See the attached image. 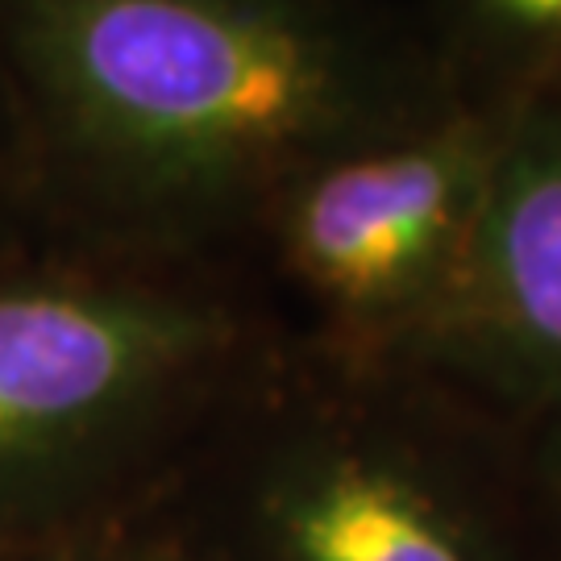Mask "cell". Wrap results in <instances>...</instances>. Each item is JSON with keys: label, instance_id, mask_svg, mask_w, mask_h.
Returning a JSON list of instances; mask_svg holds the SVG:
<instances>
[{"label": "cell", "instance_id": "obj_3", "mask_svg": "<svg viewBox=\"0 0 561 561\" xmlns=\"http://www.w3.org/2000/svg\"><path fill=\"white\" fill-rule=\"evenodd\" d=\"M503 121L507 101L445 104L304 167L262 208L283 266L341 341L412 358L461 275Z\"/></svg>", "mask_w": 561, "mask_h": 561}, {"label": "cell", "instance_id": "obj_7", "mask_svg": "<svg viewBox=\"0 0 561 561\" xmlns=\"http://www.w3.org/2000/svg\"><path fill=\"white\" fill-rule=\"evenodd\" d=\"M25 561H229L196 524L162 520L150 503L129 507L62 541L30 549Z\"/></svg>", "mask_w": 561, "mask_h": 561}, {"label": "cell", "instance_id": "obj_1", "mask_svg": "<svg viewBox=\"0 0 561 561\" xmlns=\"http://www.w3.org/2000/svg\"><path fill=\"white\" fill-rule=\"evenodd\" d=\"M4 25L59 167L150 233L442 113L341 0H4Z\"/></svg>", "mask_w": 561, "mask_h": 561}, {"label": "cell", "instance_id": "obj_8", "mask_svg": "<svg viewBox=\"0 0 561 561\" xmlns=\"http://www.w3.org/2000/svg\"><path fill=\"white\" fill-rule=\"evenodd\" d=\"M42 549V545H38ZM30 558V549H13V545H0V561H25Z\"/></svg>", "mask_w": 561, "mask_h": 561}, {"label": "cell", "instance_id": "obj_2", "mask_svg": "<svg viewBox=\"0 0 561 561\" xmlns=\"http://www.w3.org/2000/svg\"><path fill=\"white\" fill-rule=\"evenodd\" d=\"M238 350L217 300L92 271L0 279V545L38 549L141 507Z\"/></svg>", "mask_w": 561, "mask_h": 561}, {"label": "cell", "instance_id": "obj_6", "mask_svg": "<svg viewBox=\"0 0 561 561\" xmlns=\"http://www.w3.org/2000/svg\"><path fill=\"white\" fill-rule=\"evenodd\" d=\"M458 46L503 83L500 101L561 92V0H442Z\"/></svg>", "mask_w": 561, "mask_h": 561}, {"label": "cell", "instance_id": "obj_5", "mask_svg": "<svg viewBox=\"0 0 561 561\" xmlns=\"http://www.w3.org/2000/svg\"><path fill=\"white\" fill-rule=\"evenodd\" d=\"M412 358L466 391L561 503V92L507 101L461 275Z\"/></svg>", "mask_w": 561, "mask_h": 561}, {"label": "cell", "instance_id": "obj_4", "mask_svg": "<svg viewBox=\"0 0 561 561\" xmlns=\"http://www.w3.org/2000/svg\"><path fill=\"white\" fill-rule=\"evenodd\" d=\"M445 442L358 408L283 412L245 449L229 561H524L491 486Z\"/></svg>", "mask_w": 561, "mask_h": 561}]
</instances>
